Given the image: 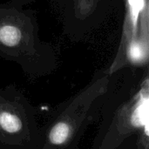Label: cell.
Here are the masks:
<instances>
[{
    "label": "cell",
    "instance_id": "cell-1",
    "mask_svg": "<svg viewBox=\"0 0 149 149\" xmlns=\"http://www.w3.org/2000/svg\"><path fill=\"white\" fill-rule=\"evenodd\" d=\"M107 70L95 74L80 91L60 103L39 127L34 149H79L88 128L98 122L111 91Z\"/></svg>",
    "mask_w": 149,
    "mask_h": 149
},
{
    "label": "cell",
    "instance_id": "cell-4",
    "mask_svg": "<svg viewBox=\"0 0 149 149\" xmlns=\"http://www.w3.org/2000/svg\"><path fill=\"white\" fill-rule=\"evenodd\" d=\"M148 0H127V12L120 44L107 70L112 76L125 66L143 67L148 63Z\"/></svg>",
    "mask_w": 149,
    "mask_h": 149
},
{
    "label": "cell",
    "instance_id": "cell-6",
    "mask_svg": "<svg viewBox=\"0 0 149 149\" xmlns=\"http://www.w3.org/2000/svg\"><path fill=\"white\" fill-rule=\"evenodd\" d=\"M100 0H74L76 14L81 17H87L96 8Z\"/></svg>",
    "mask_w": 149,
    "mask_h": 149
},
{
    "label": "cell",
    "instance_id": "cell-7",
    "mask_svg": "<svg viewBox=\"0 0 149 149\" xmlns=\"http://www.w3.org/2000/svg\"><path fill=\"white\" fill-rule=\"evenodd\" d=\"M137 149H149V136H141L138 140Z\"/></svg>",
    "mask_w": 149,
    "mask_h": 149
},
{
    "label": "cell",
    "instance_id": "cell-2",
    "mask_svg": "<svg viewBox=\"0 0 149 149\" xmlns=\"http://www.w3.org/2000/svg\"><path fill=\"white\" fill-rule=\"evenodd\" d=\"M110 93L90 149H137L138 140L149 136L148 76L123 97L113 99Z\"/></svg>",
    "mask_w": 149,
    "mask_h": 149
},
{
    "label": "cell",
    "instance_id": "cell-3",
    "mask_svg": "<svg viewBox=\"0 0 149 149\" xmlns=\"http://www.w3.org/2000/svg\"><path fill=\"white\" fill-rule=\"evenodd\" d=\"M39 124L36 107L17 87H0V149H34Z\"/></svg>",
    "mask_w": 149,
    "mask_h": 149
},
{
    "label": "cell",
    "instance_id": "cell-5",
    "mask_svg": "<svg viewBox=\"0 0 149 149\" xmlns=\"http://www.w3.org/2000/svg\"><path fill=\"white\" fill-rule=\"evenodd\" d=\"M37 28L31 17L16 7H0V55L20 64L37 56Z\"/></svg>",
    "mask_w": 149,
    "mask_h": 149
}]
</instances>
